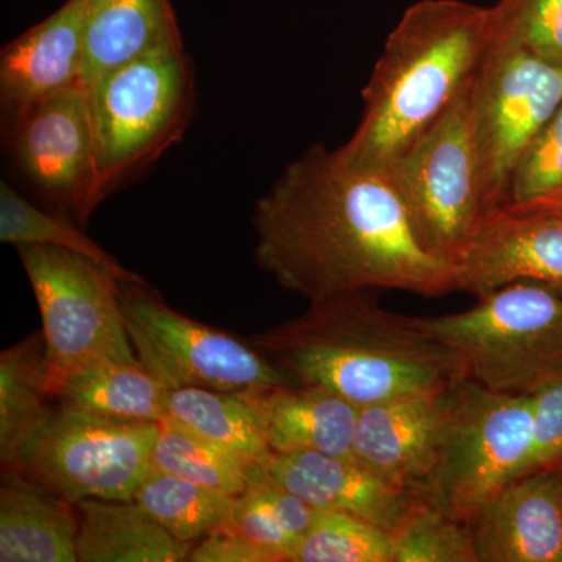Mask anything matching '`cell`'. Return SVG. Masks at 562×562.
<instances>
[{"instance_id": "1", "label": "cell", "mask_w": 562, "mask_h": 562, "mask_svg": "<svg viewBox=\"0 0 562 562\" xmlns=\"http://www.w3.org/2000/svg\"><path fill=\"white\" fill-rule=\"evenodd\" d=\"M258 268L310 302L371 290L438 297L453 265L428 246L387 171L347 168L313 144L251 214Z\"/></svg>"}, {"instance_id": "2", "label": "cell", "mask_w": 562, "mask_h": 562, "mask_svg": "<svg viewBox=\"0 0 562 562\" xmlns=\"http://www.w3.org/2000/svg\"><path fill=\"white\" fill-rule=\"evenodd\" d=\"M249 341L291 382L327 387L360 408L446 390L465 376L453 351L368 291L310 302L306 312Z\"/></svg>"}, {"instance_id": "3", "label": "cell", "mask_w": 562, "mask_h": 562, "mask_svg": "<svg viewBox=\"0 0 562 562\" xmlns=\"http://www.w3.org/2000/svg\"><path fill=\"white\" fill-rule=\"evenodd\" d=\"M492 41L491 11L419 0L397 22L364 90L353 135L335 149L357 171H390L475 76Z\"/></svg>"}, {"instance_id": "4", "label": "cell", "mask_w": 562, "mask_h": 562, "mask_svg": "<svg viewBox=\"0 0 562 562\" xmlns=\"http://www.w3.org/2000/svg\"><path fill=\"white\" fill-rule=\"evenodd\" d=\"M409 319L486 390L535 395L562 375V295L546 284L516 281L468 312Z\"/></svg>"}, {"instance_id": "5", "label": "cell", "mask_w": 562, "mask_h": 562, "mask_svg": "<svg viewBox=\"0 0 562 562\" xmlns=\"http://www.w3.org/2000/svg\"><path fill=\"white\" fill-rule=\"evenodd\" d=\"M102 202L179 143L194 116V68L184 47L155 52L87 87Z\"/></svg>"}, {"instance_id": "6", "label": "cell", "mask_w": 562, "mask_h": 562, "mask_svg": "<svg viewBox=\"0 0 562 562\" xmlns=\"http://www.w3.org/2000/svg\"><path fill=\"white\" fill-rule=\"evenodd\" d=\"M532 449V395L486 390L468 376L450 386L438 460L417 498L473 524L522 476Z\"/></svg>"}, {"instance_id": "7", "label": "cell", "mask_w": 562, "mask_h": 562, "mask_svg": "<svg viewBox=\"0 0 562 562\" xmlns=\"http://www.w3.org/2000/svg\"><path fill=\"white\" fill-rule=\"evenodd\" d=\"M473 80L387 171L425 241L452 265L486 216Z\"/></svg>"}, {"instance_id": "8", "label": "cell", "mask_w": 562, "mask_h": 562, "mask_svg": "<svg viewBox=\"0 0 562 562\" xmlns=\"http://www.w3.org/2000/svg\"><path fill=\"white\" fill-rule=\"evenodd\" d=\"M157 438L158 422L109 419L57 405L14 471L74 505L131 502L151 471Z\"/></svg>"}, {"instance_id": "9", "label": "cell", "mask_w": 562, "mask_h": 562, "mask_svg": "<svg viewBox=\"0 0 562 562\" xmlns=\"http://www.w3.org/2000/svg\"><path fill=\"white\" fill-rule=\"evenodd\" d=\"M120 305L140 364L169 391L241 392L292 384L254 344L176 312L147 284L121 283Z\"/></svg>"}, {"instance_id": "10", "label": "cell", "mask_w": 562, "mask_h": 562, "mask_svg": "<svg viewBox=\"0 0 562 562\" xmlns=\"http://www.w3.org/2000/svg\"><path fill=\"white\" fill-rule=\"evenodd\" d=\"M18 255L43 321L49 386L99 358L138 360L120 305L121 281L98 262L46 246H20Z\"/></svg>"}, {"instance_id": "11", "label": "cell", "mask_w": 562, "mask_h": 562, "mask_svg": "<svg viewBox=\"0 0 562 562\" xmlns=\"http://www.w3.org/2000/svg\"><path fill=\"white\" fill-rule=\"evenodd\" d=\"M562 103V66L491 46L473 80V121L486 214L508 201L514 169Z\"/></svg>"}, {"instance_id": "12", "label": "cell", "mask_w": 562, "mask_h": 562, "mask_svg": "<svg viewBox=\"0 0 562 562\" xmlns=\"http://www.w3.org/2000/svg\"><path fill=\"white\" fill-rule=\"evenodd\" d=\"M3 136L22 179L55 209L87 224L102 203L87 87L35 103Z\"/></svg>"}, {"instance_id": "13", "label": "cell", "mask_w": 562, "mask_h": 562, "mask_svg": "<svg viewBox=\"0 0 562 562\" xmlns=\"http://www.w3.org/2000/svg\"><path fill=\"white\" fill-rule=\"evenodd\" d=\"M454 291L476 299L516 281L562 295V203L498 206L453 262Z\"/></svg>"}, {"instance_id": "14", "label": "cell", "mask_w": 562, "mask_h": 562, "mask_svg": "<svg viewBox=\"0 0 562 562\" xmlns=\"http://www.w3.org/2000/svg\"><path fill=\"white\" fill-rule=\"evenodd\" d=\"M450 386L361 408L353 457L384 482L417 497L438 460Z\"/></svg>"}, {"instance_id": "15", "label": "cell", "mask_w": 562, "mask_h": 562, "mask_svg": "<svg viewBox=\"0 0 562 562\" xmlns=\"http://www.w3.org/2000/svg\"><path fill=\"white\" fill-rule=\"evenodd\" d=\"M90 0H66L47 20L0 52L2 131L55 92L81 83L83 32ZM85 87V85H83Z\"/></svg>"}, {"instance_id": "16", "label": "cell", "mask_w": 562, "mask_h": 562, "mask_svg": "<svg viewBox=\"0 0 562 562\" xmlns=\"http://www.w3.org/2000/svg\"><path fill=\"white\" fill-rule=\"evenodd\" d=\"M472 528L480 562H562L560 465L506 484Z\"/></svg>"}, {"instance_id": "17", "label": "cell", "mask_w": 562, "mask_h": 562, "mask_svg": "<svg viewBox=\"0 0 562 562\" xmlns=\"http://www.w3.org/2000/svg\"><path fill=\"white\" fill-rule=\"evenodd\" d=\"M269 475L314 509L353 514L391 535L419 502L369 471L357 458L317 452H271L262 461Z\"/></svg>"}, {"instance_id": "18", "label": "cell", "mask_w": 562, "mask_h": 562, "mask_svg": "<svg viewBox=\"0 0 562 562\" xmlns=\"http://www.w3.org/2000/svg\"><path fill=\"white\" fill-rule=\"evenodd\" d=\"M247 392L261 414L271 452L355 458L353 439L361 408L342 395L313 384Z\"/></svg>"}, {"instance_id": "19", "label": "cell", "mask_w": 562, "mask_h": 562, "mask_svg": "<svg viewBox=\"0 0 562 562\" xmlns=\"http://www.w3.org/2000/svg\"><path fill=\"white\" fill-rule=\"evenodd\" d=\"M183 47L171 0H90L83 32L85 87L155 52Z\"/></svg>"}, {"instance_id": "20", "label": "cell", "mask_w": 562, "mask_h": 562, "mask_svg": "<svg viewBox=\"0 0 562 562\" xmlns=\"http://www.w3.org/2000/svg\"><path fill=\"white\" fill-rule=\"evenodd\" d=\"M79 513L18 471L2 472L0 562H77Z\"/></svg>"}, {"instance_id": "21", "label": "cell", "mask_w": 562, "mask_h": 562, "mask_svg": "<svg viewBox=\"0 0 562 562\" xmlns=\"http://www.w3.org/2000/svg\"><path fill=\"white\" fill-rule=\"evenodd\" d=\"M168 392L139 360L114 358L85 362L52 387L57 405L128 422L165 419Z\"/></svg>"}, {"instance_id": "22", "label": "cell", "mask_w": 562, "mask_h": 562, "mask_svg": "<svg viewBox=\"0 0 562 562\" xmlns=\"http://www.w3.org/2000/svg\"><path fill=\"white\" fill-rule=\"evenodd\" d=\"M76 506L80 562L188 561L194 547L173 538L133 501L88 498Z\"/></svg>"}, {"instance_id": "23", "label": "cell", "mask_w": 562, "mask_h": 562, "mask_svg": "<svg viewBox=\"0 0 562 562\" xmlns=\"http://www.w3.org/2000/svg\"><path fill=\"white\" fill-rule=\"evenodd\" d=\"M43 333H33L0 353V462L14 471L22 450L55 406Z\"/></svg>"}, {"instance_id": "24", "label": "cell", "mask_w": 562, "mask_h": 562, "mask_svg": "<svg viewBox=\"0 0 562 562\" xmlns=\"http://www.w3.org/2000/svg\"><path fill=\"white\" fill-rule=\"evenodd\" d=\"M165 419L177 422L247 465L262 462L271 453L261 414L247 391H169Z\"/></svg>"}, {"instance_id": "25", "label": "cell", "mask_w": 562, "mask_h": 562, "mask_svg": "<svg viewBox=\"0 0 562 562\" xmlns=\"http://www.w3.org/2000/svg\"><path fill=\"white\" fill-rule=\"evenodd\" d=\"M133 502L173 538L192 543L227 522L235 497L183 476L151 469Z\"/></svg>"}, {"instance_id": "26", "label": "cell", "mask_w": 562, "mask_h": 562, "mask_svg": "<svg viewBox=\"0 0 562 562\" xmlns=\"http://www.w3.org/2000/svg\"><path fill=\"white\" fill-rule=\"evenodd\" d=\"M0 241L11 246H46L74 251L98 262L121 283L147 284L128 271L113 255L99 246L61 211H44L33 205L7 181H0Z\"/></svg>"}, {"instance_id": "27", "label": "cell", "mask_w": 562, "mask_h": 562, "mask_svg": "<svg viewBox=\"0 0 562 562\" xmlns=\"http://www.w3.org/2000/svg\"><path fill=\"white\" fill-rule=\"evenodd\" d=\"M151 469L183 476L232 497L241 494L249 480V465L169 419L158 422Z\"/></svg>"}, {"instance_id": "28", "label": "cell", "mask_w": 562, "mask_h": 562, "mask_svg": "<svg viewBox=\"0 0 562 562\" xmlns=\"http://www.w3.org/2000/svg\"><path fill=\"white\" fill-rule=\"evenodd\" d=\"M291 562H392V535L335 509H316Z\"/></svg>"}, {"instance_id": "29", "label": "cell", "mask_w": 562, "mask_h": 562, "mask_svg": "<svg viewBox=\"0 0 562 562\" xmlns=\"http://www.w3.org/2000/svg\"><path fill=\"white\" fill-rule=\"evenodd\" d=\"M392 562H480L472 525L419 501L392 532Z\"/></svg>"}, {"instance_id": "30", "label": "cell", "mask_w": 562, "mask_h": 562, "mask_svg": "<svg viewBox=\"0 0 562 562\" xmlns=\"http://www.w3.org/2000/svg\"><path fill=\"white\" fill-rule=\"evenodd\" d=\"M490 11L491 46L562 66V0H501Z\"/></svg>"}, {"instance_id": "31", "label": "cell", "mask_w": 562, "mask_h": 562, "mask_svg": "<svg viewBox=\"0 0 562 562\" xmlns=\"http://www.w3.org/2000/svg\"><path fill=\"white\" fill-rule=\"evenodd\" d=\"M562 202V103L514 169L509 205ZM505 203V205H506Z\"/></svg>"}, {"instance_id": "32", "label": "cell", "mask_w": 562, "mask_h": 562, "mask_svg": "<svg viewBox=\"0 0 562 562\" xmlns=\"http://www.w3.org/2000/svg\"><path fill=\"white\" fill-rule=\"evenodd\" d=\"M562 464V375L532 395V449L522 473Z\"/></svg>"}, {"instance_id": "33", "label": "cell", "mask_w": 562, "mask_h": 562, "mask_svg": "<svg viewBox=\"0 0 562 562\" xmlns=\"http://www.w3.org/2000/svg\"><path fill=\"white\" fill-rule=\"evenodd\" d=\"M188 561L194 562H277L276 557L236 532L217 528L199 546L192 547Z\"/></svg>"}, {"instance_id": "34", "label": "cell", "mask_w": 562, "mask_h": 562, "mask_svg": "<svg viewBox=\"0 0 562 562\" xmlns=\"http://www.w3.org/2000/svg\"><path fill=\"white\" fill-rule=\"evenodd\" d=\"M560 471H561V475H562V465L560 464Z\"/></svg>"}, {"instance_id": "35", "label": "cell", "mask_w": 562, "mask_h": 562, "mask_svg": "<svg viewBox=\"0 0 562 562\" xmlns=\"http://www.w3.org/2000/svg\"><path fill=\"white\" fill-rule=\"evenodd\" d=\"M562 203V202H561Z\"/></svg>"}]
</instances>
